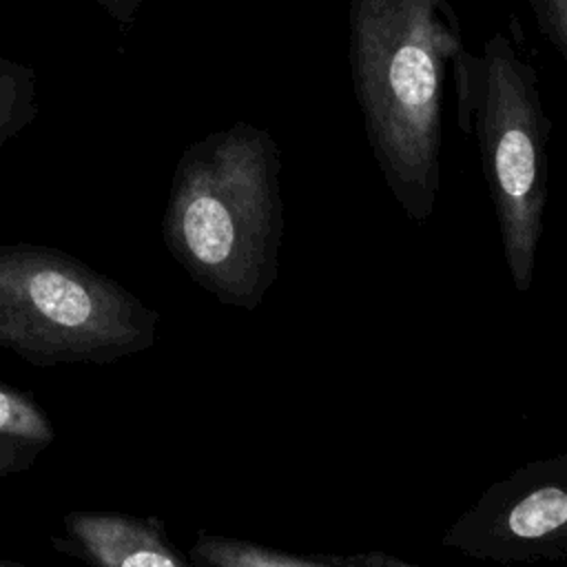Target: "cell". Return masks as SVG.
I'll return each instance as SVG.
<instances>
[{"mask_svg":"<svg viewBox=\"0 0 567 567\" xmlns=\"http://www.w3.org/2000/svg\"><path fill=\"white\" fill-rule=\"evenodd\" d=\"M463 49L450 0L348 4V62L363 131L392 197L416 224L436 206L443 84Z\"/></svg>","mask_w":567,"mask_h":567,"instance_id":"6da1fadb","label":"cell"},{"mask_svg":"<svg viewBox=\"0 0 567 567\" xmlns=\"http://www.w3.org/2000/svg\"><path fill=\"white\" fill-rule=\"evenodd\" d=\"M162 235L195 284L255 310L277 279L284 235L277 140L235 122L193 142L175 166Z\"/></svg>","mask_w":567,"mask_h":567,"instance_id":"7a4b0ae2","label":"cell"},{"mask_svg":"<svg viewBox=\"0 0 567 567\" xmlns=\"http://www.w3.org/2000/svg\"><path fill=\"white\" fill-rule=\"evenodd\" d=\"M452 80L458 128L476 137L481 153L505 266L516 290L527 292L543 237L551 131L538 73L507 33H494L481 53L463 49L454 58Z\"/></svg>","mask_w":567,"mask_h":567,"instance_id":"3957f363","label":"cell"},{"mask_svg":"<svg viewBox=\"0 0 567 567\" xmlns=\"http://www.w3.org/2000/svg\"><path fill=\"white\" fill-rule=\"evenodd\" d=\"M159 312L78 257L0 244V348L31 365L113 363L155 343Z\"/></svg>","mask_w":567,"mask_h":567,"instance_id":"277c9868","label":"cell"},{"mask_svg":"<svg viewBox=\"0 0 567 567\" xmlns=\"http://www.w3.org/2000/svg\"><path fill=\"white\" fill-rule=\"evenodd\" d=\"M443 547L503 565L567 558V452L492 483L443 534Z\"/></svg>","mask_w":567,"mask_h":567,"instance_id":"5b68a950","label":"cell"},{"mask_svg":"<svg viewBox=\"0 0 567 567\" xmlns=\"http://www.w3.org/2000/svg\"><path fill=\"white\" fill-rule=\"evenodd\" d=\"M55 547L91 567H197L168 538L164 520L120 512H69Z\"/></svg>","mask_w":567,"mask_h":567,"instance_id":"8992f818","label":"cell"},{"mask_svg":"<svg viewBox=\"0 0 567 567\" xmlns=\"http://www.w3.org/2000/svg\"><path fill=\"white\" fill-rule=\"evenodd\" d=\"M53 441L55 425L44 408L0 379V478L31 470Z\"/></svg>","mask_w":567,"mask_h":567,"instance_id":"52a82bcc","label":"cell"},{"mask_svg":"<svg viewBox=\"0 0 567 567\" xmlns=\"http://www.w3.org/2000/svg\"><path fill=\"white\" fill-rule=\"evenodd\" d=\"M190 558L199 567H352L343 556H301L244 538L199 532Z\"/></svg>","mask_w":567,"mask_h":567,"instance_id":"ba28073f","label":"cell"},{"mask_svg":"<svg viewBox=\"0 0 567 567\" xmlns=\"http://www.w3.org/2000/svg\"><path fill=\"white\" fill-rule=\"evenodd\" d=\"M35 73L11 60H0V146L35 115Z\"/></svg>","mask_w":567,"mask_h":567,"instance_id":"9c48e42d","label":"cell"},{"mask_svg":"<svg viewBox=\"0 0 567 567\" xmlns=\"http://www.w3.org/2000/svg\"><path fill=\"white\" fill-rule=\"evenodd\" d=\"M540 33L551 42L567 69V0H529Z\"/></svg>","mask_w":567,"mask_h":567,"instance_id":"30bf717a","label":"cell"},{"mask_svg":"<svg viewBox=\"0 0 567 567\" xmlns=\"http://www.w3.org/2000/svg\"><path fill=\"white\" fill-rule=\"evenodd\" d=\"M348 563L352 567H419L412 563H405L396 556L383 554V551H361V554H346Z\"/></svg>","mask_w":567,"mask_h":567,"instance_id":"8fae6325","label":"cell"},{"mask_svg":"<svg viewBox=\"0 0 567 567\" xmlns=\"http://www.w3.org/2000/svg\"><path fill=\"white\" fill-rule=\"evenodd\" d=\"M97 2L122 27L133 22V18H135V13H137V9L142 4V0H97Z\"/></svg>","mask_w":567,"mask_h":567,"instance_id":"7c38bea8","label":"cell"},{"mask_svg":"<svg viewBox=\"0 0 567 567\" xmlns=\"http://www.w3.org/2000/svg\"><path fill=\"white\" fill-rule=\"evenodd\" d=\"M0 567H29V565H22V563L9 560V558H0Z\"/></svg>","mask_w":567,"mask_h":567,"instance_id":"4fadbf2b","label":"cell"},{"mask_svg":"<svg viewBox=\"0 0 567 567\" xmlns=\"http://www.w3.org/2000/svg\"><path fill=\"white\" fill-rule=\"evenodd\" d=\"M195 565H197V563H195ZM197 567H199V565H197Z\"/></svg>","mask_w":567,"mask_h":567,"instance_id":"5bb4252c","label":"cell"}]
</instances>
